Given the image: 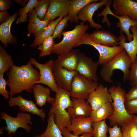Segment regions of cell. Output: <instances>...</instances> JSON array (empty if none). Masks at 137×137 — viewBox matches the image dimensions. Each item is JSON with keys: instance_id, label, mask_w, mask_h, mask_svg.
Returning <instances> with one entry per match:
<instances>
[{"instance_id": "obj_1", "label": "cell", "mask_w": 137, "mask_h": 137, "mask_svg": "<svg viewBox=\"0 0 137 137\" xmlns=\"http://www.w3.org/2000/svg\"><path fill=\"white\" fill-rule=\"evenodd\" d=\"M29 60L26 65H14L7 73V85L10 88V97L25 91L31 93L34 85L39 80V72L32 66Z\"/></svg>"}, {"instance_id": "obj_2", "label": "cell", "mask_w": 137, "mask_h": 137, "mask_svg": "<svg viewBox=\"0 0 137 137\" xmlns=\"http://www.w3.org/2000/svg\"><path fill=\"white\" fill-rule=\"evenodd\" d=\"M70 92L59 87L54 98L49 97L47 102L51 105L49 112L54 114L55 122L61 130L70 126L72 118L67 109L73 106Z\"/></svg>"}, {"instance_id": "obj_3", "label": "cell", "mask_w": 137, "mask_h": 137, "mask_svg": "<svg viewBox=\"0 0 137 137\" xmlns=\"http://www.w3.org/2000/svg\"><path fill=\"white\" fill-rule=\"evenodd\" d=\"M108 90L113 101L111 104L113 111L108 118L110 125L112 127L115 125L122 126L133 119L134 115L128 114L125 108V90L119 85L112 86Z\"/></svg>"}, {"instance_id": "obj_4", "label": "cell", "mask_w": 137, "mask_h": 137, "mask_svg": "<svg viewBox=\"0 0 137 137\" xmlns=\"http://www.w3.org/2000/svg\"><path fill=\"white\" fill-rule=\"evenodd\" d=\"M131 63L130 57L124 49L109 62L101 65L99 71L100 75L105 82L113 83L114 82L111 77L114 71L118 69L123 72V82H126L128 80Z\"/></svg>"}, {"instance_id": "obj_5", "label": "cell", "mask_w": 137, "mask_h": 137, "mask_svg": "<svg viewBox=\"0 0 137 137\" xmlns=\"http://www.w3.org/2000/svg\"><path fill=\"white\" fill-rule=\"evenodd\" d=\"M84 23L82 22L78 24L72 30L63 31L62 33L63 39L59 43L55 44L53 53L59 55L74 47L89 28V25H85Z\"/></svg>"}, {"instance_id": "obj_6", "label": "cell", "mask_w": 137, "mask_h": 137, "mask_svg": "<svg viewBox=\"0 0 137 137\" xmlns=\"http://www.w3.org/2000/svg\"><path fill=\"white\" fill-rule=\"evenodd\" d=\"M2 119L4 120L7 125L4 129L7 131L9 137H11V134H14L19 128L24 129L26 131L30 132L32 127L30 125L32 124L31 117L30 113L21 112L18 113L15 117H12L4 111L0 113Z\"/></svg>"}, {"instance_id": "obj_7", "label": "cell", "mask_w": 137, "mask_h": 137, "mask_svg": "<svg viewBox=\"0 0 137 137\" xmlns=\"http://www.w3.org/2000/svg\"><path fill=\"white\" fill-rule=\"evenodd\" d=\"M98 85L97 82L90 80L78 72L72 83L70 92L71 97L87 99Z\"/></svg>"}, {"instance_id": "obj_8", "label": "cell", "mask_w": 137, "mask_h": 137, "mask_svg": "<svg viewBox=\"0 0 137 137\" xmlns=\"http://www.w3.org/2000/svg\"><path fill=\"white\" fill-rule=\"evenodd\" d=\"M82 44L91 45L98 51L99 54L98 61L99 65H100L109 62L124 49L123 48L119 45L110 47L95 43L91 40L90 34L87 32L83 35L81 39L75 45L74 47Z\"/></svg>"}, {"instance_id": "obj_9", "label": "cell", "mask_w": 137, "mask_h": 137, "mask_svg": "<svg viewBox=\"0 0 137 137\" xmlns=\"http://www.w3.org/2000/svg\"><path fill=\"white\" fill-rule=\"evenodd\" d=\"M30 60L31 64L35 65L39 71L40 79L37 84H45L52 91L56 93L57 92L59 87L56 82L53 73L54 61L50 60L43 64L39 63L34 58H30Z\"/></svg>"}, {"instance_id": "obj_10", "label": "cell", "mask_w": 137, "mask_h": 137, "mask_svg": "<svg viewBox=\"0 0 137 137\" xmlns=\"http://www.w3.org/2000/svg\"><path fill=\"white\" fill-rule=\"evenodd\" d=\"M98 65V61H94L84 53L80 52L76 71L90 80L97 82L98 77L97 73Z\"/></svg>"}, {"instance_id": "obj_11", "label": "cell", "mask_w": 137, "mask_h": 137, "mask_svg": "<svg viewBox=\"0 0 137 137\" xmlns=\"http://www.w3.org/2000/svg\"><path fill=\"white\" fill-rule=\"evenodd\" d=\"M8 104L11 107L18 106L21 112L26 111L36 115L40 117L43 121L45 120L46 115L43 109L38 108L32 100L27 99L22 95H18L16 96L10 97Z\"/></svg>"}, {"instance_id": "obj_12", "label": "cell", "mask_w": 137, "mask_h": 137, "mask_svg": "<svg viewBox=\"0 0 137 137\" xmlns=\"http://www.w3.org/2000/svg\"><path fill=\"white\" fill-rule=\"evenodd\" d=\"M108 0H101L99 2H94L87 4L83 7L78 14L79 20L85 22L88 21L89 23V27L98 29H102L101 25L96 23L93 19V14L98 9L102 6L106 5Z\"/></svg>"}, {"instance_id": "obj_13", "label": "cell", "mask_w": 137, "mask_h": 137, "mask_svg": "<svg viewBox=\"0 0 137 137\" xmlns=\"http://www.w3.org/2000/svg\"><path fill=\"white\" fill-rule=\"evenodd\" d=\"M108 89L102 84H99L95 90L89 95L87 101L91 106L92 111L108 103L112 102Z\"/></svg>"}, {"instance_id": "obj_14", "label": "cell", "mask_w": 137, "mask_h": 137, "mask_svg": "<svg viewBox=\"0 0 137 137\" xmlns=\"http://www.w3.org/2000/svg\"><path fill=\"white\" fill-rule=\"evenodd\" d=\"M112 6L115 14L127 16L137 22V2L131 0H113Z\"/></svg>"}, {"instance_id": "obj_15", "label": "cell", "mask_w": 137, "mask_h": 137, "mask_svg": "<svg viewBox=\"0 0 137 137\" xmlns=\"http://www.w3.org/2000/svg\"><path fill=\"white\" fill-rule=\"evenodd\" d=\"M77 73L76 71H68L54 63L53 73L56 82L59 87L67 91L70 92L73 78Z\"/></svg>"}, {"instance_id": "obj_16", "label": "cell", "mask_w": 137, "mask_h": 137, "mask_svg": "<svg viewBox=\"0 0 137 137\" xmlns=\"http://www.w3.org/2000/svg\"><path fill=\"white\" fill-rule=\"evenodd\" d=\"M93 122L90 117L78 116L72 119L70 126L66 129L70 132H73V134L77 136L85 133H92Z\"/></svg>"}, {"instance_id": "obj_17", "label": "cell", "mask_w": 137, "mask_h": 137, "mask_svg": "<svg viewBox=\"0 0 137 137\" xmlns=\"http://www.w3.org/2000/svg\"><path fill=\"white\" fill-rule=\"evenodd\" d=\"M50 4L46 15L42 20L54 21L57 17L68 15V8L71 0H50Z\"/></svg>"}, {"instance_id": "obj_18", "label": "cell", "mask_w": 137, "mask_h": 137, "mask_svg": "<svg viewBox=\"0 0 137 137\" xmlns=\"http://www.w3.org/2000/svg\"><path fill=\"white\" fill-rule=\"evenodd\" d=\"M79 50L72 49L59 55L54 63L70 71H76L79 58Z\"/></svg>"}, {"instance_id": "obj_19", "label": "cell", "mask_w": 137, "mask_h": 137, "mask_svg": "<svg viewBox=\"0 0 137 137\" xmlns=\"http://www.w3.org/2000/svg\"><path fill=\"white\" fill-rule=\"evenodd\" d=\"M90 37L93 42L104 46L112 47L119 45L118 37L106 30L97 29L90 34Z\"/></svg>"}, {"instance_id": "obj_20", "label": "cell", "mask_w": 137, "mask_h": 137, "mask_svg": "<svg viewBox=\"0 0 137 137\" xmlns=\"http://www.w3.org/2000/svg\"><path fill=\"white\" fill-rule=\"evenodd\" d=\"M111 4L108 3L106 5V11L107 15L108 14L111 15L118 19L119 22L117 23L116 27L119 28L120 34H123V32H124L128 41L129 42L131 41L133 39V35L130 33V29L131 26H137V22L132 20L128 16H119L114 13L110 9Z\"/></svg>"}, {"instance_id": "obj_21", "label": "cell", "mask_w": 137, "mask_h": 137, "mask_svg": "<svg viewBox=\"0 0 137 137\" xmlns=\"http://www.w3.org/2000/svg\"><path fill=\"white\" fill-rule=\"evenodd\" d=\"M29 23L27 27V36L33 34L35 38L40 35L45 29L51 21L49 20H41L38 17L36 13L33 9L28 14Z\"/></svg>"}, {"instance_id": "obj_22", "label": "cell", "mask_w": 137, "mask_h": 137, "mask_svg": "<svg viewBox=\"0 0 137 137\" xmlns=\"http://www.w3.org/2000/svg\"><path fill=\"white\" fill-rule=\"evenodd\" d=\"M130 29L133 35L132 41L127 42V37L123 34H120L118 38L119 40V45L125 50L132 63L134 62L137 58V26H131Z\"/></svg>"}, {"instance_id": "obj_23", "label": "cell", "mask_w": 137, "mask_h": 137, "mask_svg": "<svg viewBox=\"0 0 137 137\" xmlns=\"http://www.w3.org/2000/svg\"><path fill=\"white\" fill-rule=\"evenodd\" d=\"M73 105L67 109V111L72 118L79 115L90 117L92 111V107L85 99L72 97Z\"/></svg>"}, {"instance_id": "obj_24", "label": "cell", "mask_w": 137, "mask_h": 137, "mask_svg": "<svg viewBox=\"0 0 137 137\" xmlns=\"http://www.w3.org/2000/svg\"><path fill=\"white\" fill-rule=\"evenodd\" d=\"M18 12H15L6 21L0 25V40L4 46L9 44L13 45L17 42V39L11 32V24L16 18Z\"/></svg>"}, {"instance_id": "obj_25", "label": "cell", "mask_w": 137, "mask_h": 137, "mask_svg": "<svg viewBox=\"0 0 137 137\" xmlns=\"http://www.w3.org/2000/svg\"><path fill=\"white\" fill-rule=\"evenodd\" d=\"M99 0H72L68 8L67 15L71 23L78 24V14L81 9L85 6L90 3L100 1Z\"/></svg>"}, {"instance_id": "obj_26", "label": "cell", "mask_w": 137, "mask_h": 137, "mask_svg": "<svg viewBox=\"0 0 137 137\" xmlns=\"http://www.w3.org/2000/svg\"><path fill=\"white\" fill-rule=\"evenodd\" d=\"M50 89L40 84H36L32 90L36 104L40 107L44 106L50 96Z\"/></svg>"}, {"instance_id": "obj_27", "label": "cell", "mask_w": 137, "mask_h": 137, "mask_svg": "<svg viewBox=\"0 0 137 137\" xmlns=\"http://www.w3.org/2000/svg\"><path fill=\"white\" fill-rule=\"evenodd\" d=\"M64 17L63 16H61L56 20L51 21L44 31L40 35L35 38L33 42L29 46L36 47L39 46L45 39L52 36L56 25Z\"/></svg>"}, {"instance_id": "obj_28", "label": "cell", "mask_w": 137, "mask_h": 137, "mask_svg": "<svg viewBox=\"0 0 137 137\" xmlns=\"http://www.w3.org/2000/svg\"><path fill=\"white\" fill-rule=\"evenodd\" d=\"M111 103H106L97 109L92 111L90 117L93 122H100L108 118L113 111Z\"/></svg>"}, {"instance_id": "obj_29", "label": "cell", "mask_w": 137, "mask_h": 137, "mask_svg": "<svg viewBox=\"0 0 137 137\" xmlns=\"http://www.w3.org/2000/svg\"><path fill=\"white\" fill-rule=\"evenodd\" d=\"M47 119V125L43 133L35 137H63L61 130L56 124L54 120V114L49 112Z\"/></svg>"}, {"instance_id": "obj_30", "label": "cell", "mask_w": 137, "mask_h": 137, "mask_svg": "<svg viewBox=\"0 0 137 137\" xmlns=\"http://www.w3.org/2000/svg\"><path fill=\"white\" fill-rule=\"evenodd\" d=\"M14 65L11 56L5 48L0 45V75H4Z\"/></svg>"}, {"instance_id": "obj_31", "label": "cell", "mask_w": 137, "mask_h": 137, "mask_svg": "<svg viewBox=\"0 0 137 137\" xmlns=\"http://www.w3.org/2000/svg\"><path fill=\"white\" fill-rule=\"evenodd\" d=\"M38 1L29 0L26 6L19 9L17 14L18 16H19L17 19L16 22L17 24L27 22L28 17L27 13L33 9Z\"/></svg>"}, {"instance_id": "obj_32", "label": "cell", "mask_w": 137, "mask_h": 137, "mask_svg": "<svg viewBox=\"0 0 137 137\" xmlns=\"http://www.w3.org/2000/svg\"><path fill=\"white\" fill-rule=\"evenodd\" d=\"M55 44L52 36L45 39L37 48L41 51L39 56L43 57L50 55L53 53V47Z\"/></svg>"}, {"instance_id": "obj_33", "label": "cell", "mask_w": 137, "mask_h": 137, "mask_svg": "<svg viewBox=\"0 0 137 137\" xmlns=\"http://www.w3.org/2000/svg\"><path fill=\"white\" fill-rule=\"evenodd\" d=\"M93 137H107L109 126L107 124L105 120L98 122H93Z\"/></svg>"}, {"instance_id": "obj_34", "label": "cell", "mask_w": 137, "mask_h": 137, "mask_svg": "<svg viewBox=\"0 0 137 137\" xmlns=\"http://www.w3.org/2000/svg\"><path fill=\"white\" fill-rule=\"evenodd\" d=\"M121 127L122 137H137V124L133 119L123 124Z\"/></svg>"}, {"instance_id": "obj_35", "label": "cell", "mask_w": 137, "mask_h": 137, "mask_svg": "<svg viewBox=\"0 0 137 137\" xmlns=\"http://www.w3.org/2000/svg\"><path fill=\"white\" fill-rule=\"evenodd\" d=\"M50 0H38L34 7L38 18L42 20L45 17L49 5Z\"/></svg>"}, {"instance_id": "obj_36", "label": "cell", "mask_w": 137, "mask_h": 137, "mask_svg": "<svg viewBox=\"0 0 137 137\" xmlns=\"http://www.w3.org/2000/svg\"><path fill=\"white\" fill-rule=\"evenodd\" d=\"M68 20L67 16H64L56 25L52 38L54 40L56 38H60L64 29L68 26L67 22Z\"/></svg>"}, {"instance_id": "obj_37", "label": "cell", "mask_w": 137, "mask_h": 137, "mask_svg": "<svg viewBox=\"0 0 137 137\" xmlns=\"http://www.w3.org/2000/svg\"><path fill=\"white\" fill-rule=\"evenodd\" d=\"M128 80L131 87L137 85V58L131 64Z\"/></svg>"}, {"instance_id": "obj_38", "label": "cell", "mask_w": 137, "mask_h": 137, "mask_svg": "<svg viewBox=\"0 0 137 137\" xmlns=\"http://www.w3.org/2000/svg\"><path fill=\"white\" fill-rule=\"evenodd\" d=\"M125 106L126 111L129 114L133 115L137 114V99L128 101L125 100Z\"/></svg>"}, {"instance_id": "obj_39", "label": "cell", "mask_w": 137, "mask_h": 137, "mask_svg": "<svg viewBox=\"0 0 137 137\" xmlns=\"http://www.w3.org/2000/svg\"><path fill=\"white\" fill-rule=\"evenodd\" d=\"M7 82L4 77V75H0V94L5 99L10 98L9 92L6 88Z\"/></svg>"}, {"instance_id": "obj_40", "label": "cell", "mask_w": 137, "mask_h": 137, "mask_svg": "<svg viewBox=\"0 0 137 137\" xmlns=\"http://www.w3.org/2000/svg\"><path fill=\"white\" fill-rule=\"evenodd\" d=\"M115 125L112 127H109L108 132L109 133V137H122L120 126Z\"/></svg>"}, {"instance_id": "obj_41", "label": "cell", "mask_w": 137, "mask_h": 137, "mask_svg": "<svg viewBox=\"0 0 137 137\" xmlns=\"http://www.w3.org/2000/svg\"><path fill=\"white\" fill-rule=\"evenodd\" d=\"M125 100L128 101L137 99V85L132 87L125 95Z\"/></svg>"}, {"instance_id": "obj_42", "label": "cell", "mask_w": 137, "mask_h": 137, "mask_svg": "<svg viewBox=\"0 0 137 137\" xmlns=\"http://www.w3.org/2000/svg\"><path fill=\"white\" fill-rule=\"evenodd\" d=\"M61 131L63 137H92L93 136L92 133H84L80 136H75L69 131L66 128L63 129Z\"/></svg>"}, {"instance_id": "obj_43", "label": "cell", "mask_w": 137, "mask_h": 137, "mask_svg": "<svg viewBox=\"0 0 137 137\" xmlns=\"http://www.w3.org/2000/svg\"><path fill=\"white\" fill-rule=\"evenodd\" d=\"M11 2V0H0V11L1 12L7 11L10 7Z\"/></svg>"}, {"instance_id": "obj_44", "label": "cell", "mask_w": 137, "mask_h": 137, "mask_svg": "<svg viewBox=\"0 0 137 137\" xmlns=\"http://www.w3.org/2000/svg\"><path fill=\"white\" fill-rule=\"evenodd\" d=\"M10 14L7 11L0 12V23H2L7 20L11 16Z\"/></svg>"}, {"instance_id": "obj_45", "label": "cell", "mask_w": 137, "mask_h": 137, "mask_svg": "<svg viewBox=\"0 0 137 137\" xmlns=\"http://www.w3.org/2000/svg\"><path fill=\"white\" fill-rule=\"evenodd\" d=\"M14 1L23 7L26 5L29 1L28 0H14Z\"/></svg>"}, {"instance_id": "obj_46", "label": "cell", "mask_w": 137, "mask_h": 137, "mask_svg": "<svg viewBox=\"0 0 137 137\" xmlns=\"http://www.w3.org/2000/svg\"><path fill=\"white\" fill-rule=\"evenodd\" d=\"M133 119L137 124V118L136 117V115H134L133 116Z\"/></svg>"}, {"instance_id": "obj_47", "label": "cell", "mask_w": 137, "mask_h": 137, "mask_svg": "<svg viewBox=\"0 0 137 137\" xmlns=\"http://www.w3.org/2000/svg\"><path fill=\"white\" fill-rule=\"evenodd\" d=\"M136 118H137V115H136Z\"/></svg>"}, {"instance_id": "obj_48", "label": "cell", "mask_w": 137, "mask_h": 137, "mask_svg": "<svg viewBox=\"0 0 137 137\" xmlns=\"http://www.w3.org/2000/svg\"><path fill=\"white\" fill-rule=\"evenodd\" d=\"M135 1L137 2V0H135Z\"/></svg>"}, {"instance_id": "obj_49", "label": "cell", "mask_w": 137, "mask_h": 137, "mask_svg": "<svg viewBox=\"0 0 137 137\" xmlns=\"http://www.w3.org/2000/svg\"><path fill=\"white\" fill-rule=\"evenodd\" d=\"M105 14H106V13H105ZM104 14L105 15V14Z\"/></svg>"}]
</instances>
